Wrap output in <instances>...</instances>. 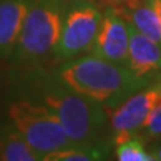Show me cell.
Returning a JSON list of instances; mask_svg holds the SVG:
<instances>
[{"label": "cell", "mask_w": 161, "mask_h": 161, "mask_svg": "<svg viewBox=\"0 0 161 161\" xmlns=\"http://www.w3.org/2000/svg\"><path fill=\"white\" fill-rule=\"evenodd\" d=\"M4 117L43 161L48 154L77 145L48 109L11 90L4 102Z\"/></svg>", "instance_id": "277c9868"}, {"label": "cell", "mask_w": 161, "mask_h": 161, "mask_svg": "<svg viewBox=\"0 0 161 161\" xmlns=\"http://www.w3.org/2000/svg\"><path fill=\"white\" fill-rule=\"evenodd\" d=\"M113 144L73 145L46 156L44 161H95L106 160L112 152Z\"/></svg>", "instance_id": "7c38bea8"}, {"label": "cell", "mask_w": 161, "mask_h": 161, "mask_svg": "<svg viewBox=\"0 0 161 161\" xmlns=\"http://www.w3.org/2000/svg\"><path fill=\"white\" fill-rule=\"evenodd\" d=\"M137 137H140L144 142L161 138V103L148 115Z\"/></svg>", "instance_id": "5bb4252c"}, {"label": "cell", "mask_w": 161, "mask_h": 161, "mask_svg": "<svg viewBox=\"0 0 161 161\" xmlns=\"http://www.w3.org/2000/svg\"><path fill=\"white\" fill-rule=\"evenodd\" d=\"M69 0H35L8 58L14 67L43 64L54 57Z\"/></svg>", "instance_id": "3957f363"}, {"label": "cell", "mask_w": 161, "mask_h": 161, "mask_svg": "<svg viewBox=\"0 0 161 161\" xmlns=\"http://www.w3.org/2000/svg\"><path fill=\"white\" fill-rule=\"evenodd\" d=\"M144 144L140 137H133L115 145V158L119 161H154V156L147 152Z\"/></svg>", "instance_id": "4fadbf2b"}, {"label": "cell", "mask_w": 161, "mask_h": 161, "mask_svg": "<svg viewBox=\"0 0 161 161\" xmlns=\"http://www.w3.org/2000/svg\"><path fill=\"white\" fill-rule=\"evenodd\" d=\"M0 160L40 161L42 157L4 117L0 119Z\"/></svg>", "instance_id": "8fae6325"}, {"label": "cell", "mask_w": 161, "mask_h": 161, "mask_svg": "<svg viewBox=\"0 0 161 161\" xmlns=\"http://www.w3.org/2000/svg\"><path fill=\"white\" fill-rule=\"evenodd\" d=\"M153 6L156 8V12L158 15V19H160V24H161V0H152Z\"/></svg>", "instance_id": "9a60e30c"}, {"label": "cell", "mask_w": 161, "mask_h": 161, "mask_svg": "<svg viewBox=\"0 0 161 161\" xmlns=\"http://www.w3.org/2000/svg\"><path fill=\"white\" fill-rule=\"evenodd\" d=\"M102 14L90 0H69L53 59L63 62L89 53L98 34Z\"/></svg>", "instance_id": "5b68a950"}, {"label": "cell", "mask_w": 161, "mask_h": 161, "mask_svg": "<svg viewBox=\"0 0 161 161\" xmlns=\"http://www.w3.org/2000/svg\"><path fill=\"white\" fill-rule=\"evenodd\" d=\"M129 28L128 23L119 16L113 6H108L102 14V20L90 54L110 62L128 67Z\"/></svg>", "instance_id": "52a82bcc"}, {"label": "cell", "mask_w": 161, "mask_h": 161, "mask_svg": "<svg viewBox=\"0 0 161 161\" xmlns=\"http://www.w3.org/2000/svg\"><path fill=\"white\" fill-rule=\"evenodd\" d=\"M51 70L69 87L105 109L115 108L158 77H138L126 66L92 54L58 62Z\"/></svg>", "instance_id": "7a4b0ae2"}, {"label": "cell", "mask_w": 161, "mask_h": 161, "mask_svg": "<svg viewBox=\"0 0 161 161\" xmlns=\"http://www.w3.org/2000/svg\"><path fill=\"white\" fill-rule=\"evenodd\" d=\"M9 90L48 109L74 144H113L106 109L69 87L43 64L15 67Z\"/></svg>", "instance_id": "6da1fadb"}, {"label": "cell", "mask_w": 161, "mask_h": 161, "mask_svg": "<svg viewBox=\"0 0 161 161\" xmlns=\"http://www.w3.org/2000/svg\"><path fill=\"white\" fill-rule=\"evenodd\" d=\"M103 2H108V3H110V4H113V3H118V2H121V0H103Z\"/></svg>", "instance_id": "e0dca14e"}, {"label": "cell", "mask_w": 161, "mask_h": 161, "mask_svg": "<svg viewBox=\"0 0 161 161\" xmlns=\"http://www.w3.org/2000/svg\"><path fill=\"white\" fill-rule=\"evenodd\" d=\"M112 6L126 23L161 44V24L152 0H121Z\"/></svg>", "instance_id": "30bf717a"}, {"label": "cell", "mask_w": 161, "mask_h": 161, "mask_svg": "<svg viewBox=\"0 0 161 161\" xmlns=\"http://www.w3.org/2000/svg\"><path fill=\"white\" fill-rule=\"evenodd\" d=\"M161 103V75L113 109H106L113 145L137 137L148 115Z\"/></svg>", "instance_id": "8992f818"}, {"label": "cell", "mask_w": 161, "mask_h": 161, "mask_svg": "<svg viewBox=\"0 0 161 161\" xmlns=\"http://www.w3.org/2000/svg\"><path fill=\"white\" fill-rule=\"evenodd\" d=\"M129 50L128 67L138 77H157L161 74V44L145 36L128 23Z\"/></svg>", "instance_id": "ba28073f"}, {"label": "cell", "mask_w": 161, "mask_h": 161, "mask_svg": "<svg viewBox=\"0 0 161 161\" xmlns=\"http://www.w3.org/2000/svg\"><path fill=\"white\" fill-rule=\"evenodd\" d=\"M35 0H0V59H8Z\"/></svg>", "instance_id": "9c48e42d"}, {"label": "cell", "mask_w": 161, "mask_h": 161, "mask_svg": "<svg viewBox=\"0 0 161 161\" xmlns=\"http://www.w3.org/2000/svg\"><path fill=\"white\" fill-rule=\"evenodd\" d=\"M152 154L154 156V158H156V160H161V148H157Z\"/></svg>", "instance_id": "2e32d148"}]
</instances>
